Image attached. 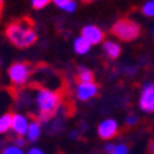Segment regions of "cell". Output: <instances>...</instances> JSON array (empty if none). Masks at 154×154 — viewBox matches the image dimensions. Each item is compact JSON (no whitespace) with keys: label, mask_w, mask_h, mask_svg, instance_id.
Wrapping results in <instances>:
<instances>
[{"label":"cell","mask_w":154,"mask_h":154,"mask_svg":"<svg viewBox=\"0 0 154 154\" xmlns=\"http://www.w3.org/2000/svg\"><path fill=\"white\" fill-rule=\"evenodd\" d=\"M153 36H154V29H153Z\"/></svg>","instance_id":"obj_27"},{"label":"cell","mask_w":154,"mask_h":154,"mask_svg":"<svg viewBox=\"0 0 154 154\" xmlns=\"http://www.w3.org/2000/svg\"><path fill=\"white\" fill-rule=\"evenodd\" d=\"M103 49H104V53L107 54L110 58H117L121 54V46H119L118 43L112 42V40H107V42H104L103 45Z\"/></svg>","instance_id":"obj_10"},{"label":"cell","mask_w":154,"mask_h":154,"mask_svg":"<svg viewBox=\"0 0 154 154\" xmlns=\"http://www.w3.org/2000/svg\"><path fill=\"white\" fill-rule=\"evenodd\" d=\"M86 42L89 43L90 46L93 45H99L100 42H103L104 39V33L99 26L96 25H86L82 29V35H81Z\"/></svg>","instance_id":"obj_7"},{"label":"cell","mask_w":154,"mask_h":154,"mask_svg":"<svg viewBox=\"0 0 154 154\" xmlns=\"http://www.w3.org/2000/svg\"><path fill=\"white\" fill-rule=\"evenodd\" d=\"M112 153L114 154H128L129 150L125 144H117V146L114 147V151H112Z\"/></svg>","instance_id":"obj_19"},{"label":"cell","mask_w":154,"mask_h":154,"mask_svg":"<svg viewBox=\"0 0 154 154\" xmlns=\"http://www.w3.org/2000/svg\"><path fill=\"white\" fill-rule=\"evenodd\" d=\"M112 33H114L118 39L124 42H131L135 40L140 35V26L137 22L129 18H121L112 25Z\"/></svg>","instance_id":"obj_3"},{"label":"cell","mask_w":154,"mask_h":154,"mask_svg":"<svg viewBox=\"0 0 154 154\" xmlns=\"http://www.w3.org/2000/svg\"><path fill=\"white\" fill-rule=\"evenodd\" d=\"M29 126V121L25 115L22 114H13V124H11V129L15 132V135L20 137L25 136L26 131Z\"/></svg>","instance_id":"obj_9"},{"label":"cell","mask_w":154,"mask_h":154,"mask_svg":"<svg viewBox=\"0 0 154 154\" xmlns=\"http://www.w3.org/2000/svg\"><path fill=\"white\" fill-rule=\"evenodd\" d=\"M142 13H143L146 17H154V0L150 2H146L142 7Z\"/></svg>","instance_id":"obj_16"},{"label":"cell","mask_w":154,"mask_h":154,"mask_svg":"<svg viewBox=\"0 0 154 154\" xmlns=\"http://www.w3.org/2000/svg\"><path fill=\"white\" fill-rule=\"evenodd\" d=\"M31 75V67L25 63H17L8 68V78L14 85L21 86L28 81Z\"/></svg>","instance_id":"obj_4"},{"label":"cell","mask_w":154,"mask_h":154,"mask_svg":"<svg viewBox=\"0 0 154 154\" xmlns=\"http://www.w3.org/2000/svg\"><path fill=\"white\" fill-rule=\"evenodd\" d=\"M26 137H28L29 142H36L40 136V124L38 121H32L29 122L28 131H26Z\"/></svg>","instance_id":"obj_11"},{"label":"cell","mask_w":154,"mask_h":154,"mask_svg":"<svg viewBox=\"0 0 154 154\" xmlns=\"http://www.w3.org/2000/svg\"><path fill=\"white\" fill-rule=\"evenodd\" d=\"M140 108L146 112H154V85L146 83L142 89V94L139 99Z\"/></svg>","instance_id":"obj_5"},{"label":"cell","mask_w":154,"mask_h":154,"mask_svg":"<svg viewBox=\"0 0 154 154\" xmlns=\"http://www.w3.org/2000/svg\"><path fill=\"white\" fill-rule=\"evenodd\" d=\"M13 124V114H3L0 117V133H6L11 129Z\"/></svg>","instance_id":"obj_15"},{"label":"cell","mask_w":154,"mask_h":154,"mask_svg":"<svg viewBox=\"0 0 154 154\" xmlns=\"http://www.w3.org/2000/svg\"><path fill=\"white\" fill-rule=\"evenodd\" d=\"M69 136H71L72 139H76V137H78V133H76V131H72V132H71V135H69Z\"/></svg>","instance_id":"obj_25"},{"label":"cell","mask_w":154,"mask_h":154,"mask_svg":"<svg viewBox=\"0 0 154 154\" xmlns=\"http://www.w3.org/2000/svg\"><path fill=\"white\" fill-rule=\"evenodd\" d=\"M99 92V86L94 82L90 83H79L76 86V97L81 101H88L90 99H93Z\"/></svg>","instance_id":"obj_8"},{"label":"cell","mask_w":154,"mask_h":154,"mask_svg":"<svg viewBox=\"0 0 154 154\" xmlns=\"http://www.w3.org/2000/svg\"><path fill=\"white\" fill-rule=\"evenodd\" d=\"M60 101V93L50 89H40L36 94V104L40 110V114L49 115V117L57 111Z\"/></svg>","instance_id":"obj_2"},{"label":"cell","mask_w":154,"mask_h":154,"mask_svg":"<svg viewBox=\"0 0 154 154\" xmlns=\"http://www.w3.org/2000/svg\"><path fill=\"white\" fill-rule=\"evenodd\" d=\"M24 144H25V140H24V139H21V137H18V139L15 140V144H14V146H17V147H21V149H22V146H24Z\"/></svg>","instance_id":"obj_22"},{"label":"cell","mask_w":154,"mask_h":154,"mask_svg":"<svg viewBox=\"0 0 154 154\" xmlns=\"http://www.w3.org/2000/svg\"><path fill=\"white\" fill-rule=\"evenodd\" d=\"M47 4H49V2H47V0H33V2H32V7L35 8V10H40V8L46 7Z\"/></svg>","instance_id":"obj_18"},{"label":"cell","mask_w":154,"mask_h":154,"mask_svg":"<svg viewBox=\"0 0 154 154\" xmlns=\"http://www.w3.org/2000/svg\"><path fill=\"white\" fill-rule=\"evenodd\" d=\"M25 154H45V151L42 150V149H39V147H32V149H29L28 153Z\"/></svg>","instance_id":"obj_21"},{"label":"cell","mask_w":154,"mask_h":154,"mask_svg":"<svg viewBox=\"0 0 154 154\" xmlns=\"http://www.w3.org/2000/svg\"><path fill=\"white\" fill-rule=\"evenodd\" d=\"M126 125H129V126H132V125H135V124H136L137 122V118L136 117H135V115H129L128 118H126Z\"/></svg>","instance_id":"obj_20"},{"label":"cell","mask_w":154,"mask_h":154,"mask_svg":"<svg viewBox=\"0 0 154 154\" xmlns=\"http://www.w3.org/2000/svg\"><path fill=\"white\" fill-rule=\"evenodd\" d=\"M114 144H111V143H108V144H106V147H104V149H106V151H107L108 154H111L112 151H114Z\"/></svg>","instance_id":"obj_23"},{"label":"cell","mask_w":154,"mask_h":154,"mask_svg":"<svg viewBox=\"0 0 154 154\" xmlns=\"http://www.w3.org/2000/svg\"><path fill=\"white\" fill-rule=\"evenodd\" d=\"M78 79L79 83H90L93 82V72L86 67H79L78 68Z\"/></svg>","instance_id":"obj_13"},{"label":"cell","mask_w":154,"mask_h":154,"mask_svg":"<svg viewBox=\"0 0 154 154\" xmlns=\"http://www.w3.org/2000/svg\"><path fill=\"white\" fill-rule=\"evenodd\" d=\"M118 133V124L117 121L112 118H107L101 121L97 126V135L104 140H108V139H112Z\"/></svg>","instance_id":"obj_6"},{"label":"cell","mask_w":154,"mask_h":154,"mask_svg":"<svg viewBox=\"0 0 154 154\" xmlns=\"http://www.w3.org/2000/svg\"><path fill=\"white\" fill-rule=\"evenodd\" d=\"M54 6H57L60 10L74 13L76 10V3L72 0H54Z\"/></svg>","instance_id":"obj_14"},{"label":"cell","mask_w":154,"mask_h":154,"mask_svg":"<svg viewBox=\"0 0 154 154\" xmlns=\"http://www.w3.org/2000/svg\"><path fill=\"white\" fill-rule=\"evenodd\" d=\"M111 154H114V153H111Z\"/></svg>","instance_id":"obj_28"},{"label":"cell","mask_w":154,"mask_h":154,"mask_svg":"<svg viewBox=\"0 0 154 154\" xmlns=\"http://www.w3.org/2000/svg\"><path fill=\"white\" fill-rule=\"evenodd\" d=\"M2 154H25V153H24V150H22L21 147H17L14 144H11V146L6 147Z\"/></svg>","instance_id":"obj_17"},{"label":"cell","mask_w":154,"mask_h":154,"mask_svg":"<svg viewBox=\"0 0 154 154\" xmlns=\"http://www.w3.org/2000/svg\"><path fill=\"white\" fill-rule=\"evenodd\" d=\"M6 36L14 46L20 47V49L32 46L38 39L32 22L26 20V18L10 24L6 29Z\"/></svg>","instance_id":"obj_1"},{"label":"cell","mask_w":154,"mask_h":154,"mask_svg":"<svg viewBox=\"0 0 154 154\" xmlns=\"http://www.w3.org/2000/svg\"><path fill=\"white\" fill-rule=\"evenodd\" d=\"M149 151H150V154H154V142L150 143V146H149Z\"/></svg>","instance_id":"obj_24"},{"label":"cell","mask_w":154,"mask_h":154,"mask_svg":"<svg viewBox=\"0 0 154 154\" xmlns=\"http://www.w3.org/2000/svg\"><path fill=\"white\" fill-rule=\"evenodd\" d=\"M74 50H75L76 54L83 56V54H86L90 50V45L83 39L82 36H79V38H76V39L74 40Z\"/></svg>","instance_id":"obj_12"},{"label":"cell","mask_w":154,"mask_h":154,"mask_svg":"<svg viewBox=\"0 0 154 154\" xmlns=\"http://www.w3.org/2000/svg\"><path fill=\"white\" fill-rule=\"evenodd\" d=\"M2 7H3V2H0V14H2Z\"/></svg>","instance_id":"obj_26"}]
</instances>
